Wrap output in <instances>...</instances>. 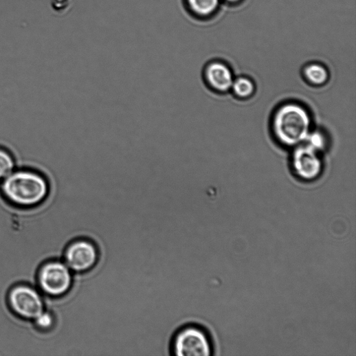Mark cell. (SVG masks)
Listing matches in <instances>:
<instances>
[{
    "label": "cell",
    "mask_w": 356,
    "mask_h": 356,
    "mask_svg": "<svg viewBox=\"0 0 356 356\" xmlns=\"http://www.w3.org/2000/svg\"><path fill=\"white\" fill-rule=\"evenodd\" d=\"M63 260L74 274H83L95 267L99 260V252L92 241L78 238L67 245Z\"/></svg>",
    "instance_id": "cell-6"
},
{
    "label": "cell",
    "mask_w": 356,
    "mask_h": 356,
    "mask_svg": "<svg viewBox=\"0 0 356 356\" xmlns=\"http://www.w3.org/2000/svg\"><path fill=\"white\" fill-rule=\"evenodd\" d=\"M303 75L307 82L315 87L324 85L329 79L327 69L318 64H311L307 66L304 69Z\"/></svg>",
    "instance_id": "cell-9"
},
{
    "label": "cell",
    "mask_w": 356,
    "mask_h": 356,
    "mask_svg": "<svg viewBox=\"0 0 356 356\" xmlns=\"http://www.w3.org/2000/svg\"><path fill=\"white\" fill-rule=\"evenodd\" d=\"M290 164L296 177L308 182L318 179L324 168L320 153L305 143L293 148Z\"/></svg>",
    "instance_id": "cell-7"
},
{
    "label": "cell",
    "mask_w": 356,
    "mask_h": 356,
    "mask_svg": "<svg viewBox=\"0 0 356 356\" xmlns=\"http://www.w3.org/2000/svg\"><path fill=\"white\" fill-rule=\"evenodd\" d=\"M191 12L199 16H208L217 9L219 0H187Z\"/></svg>",
    "instance_id": "cell-11"
},
{
    "label": "cell",
    "mask_w": 356,
    "mask_h": 356,
    "mask_svg": "<svg viewBox=\"0 0 356 356\" xmlns=\"http://www.w3.org/2000/svg\"><path fill=\"white\" fill-rule=\"evenodd\" d=\"M11 310L19 318L35 320L45 311L40 293L29 285L20 284L12 288L8 294Z\"/></svg>",
    "instance_id": "cell-5"
},
{
    "label": "cell",
    "mask_w": 356,
    "mask_h": 356,
    "mask_svg": "<svg viewBox=\"0 0 356 356\" xmlns=\"http://www.w3.org/2000/svg\"><path fill=\"white\" fill-rule=\"evenodd\" d=\"M34 321L38 329L49 331L54 327L56 318L52 313L44 311Z\"/></svg>",
    "instance_id": "cell-14"
},
{
    "label": "cell",
    "mask_w": 356,
    "mask_h": 356,
    "mask_svg": "<svg viewBox=\"0 0 356 356\" xmlns=\"http://www.w3.org/2000/svg\"><path fill=\"white\" fill-rule=\"evenodd\" d=\"M203 78L207 87L218 93L230 91L234 79L229 67L219 62L211 63L205 67Z\"/></svg>",
    "instance_id": "cell-8"
},
{
    "label": "cell",
    "mask_w": 356,
    "mask_h": 356,
    "mask_svg": "<svg viewBox=\"0 0 356 356\" xmlns=\"http://www.w3.org/2000/svg\"><path fill=\"white\" fill-rule=\"evenodd\" d=\"M231 90L237 98L246 100L255 93L256 85L249 78L241 77L234 79Z\"/></svg>",
    "instance_id": "cell-10"
},
{
    "label": "cell",
    "mask_w": 356,
    "mask_h": 356,
    "mask_svg": "<svg viewBox=\"0 0 356 356\" xmlns=\"http://www.w3.org/2000/svg\"><path fill=\"white\" fill-rule=\"evenodd\" d=\"M227 1H228L230 3H237V2L241 1V0H227Z\"/></svg>",
    "instance_id": "cell-15"
},
{
    "label": "cell",
    "mask_w": 356,
    "mask_h": 356,
    "mask_svg": "<svg viewBox=\"0 0 356 356\" xmlns=\"http://www.w3.org/2000/svg\"><path fill=\"white\" fill-rule=\"evenodd\" d=\"M37 282L45 294L59 299L71 290L74 283V273L63 260L52 259L39 268Z\"/></svg>",
    "instance_id": "cell-3"
},
{
    "label": "cell",
    "mask_w": 356,
    "mask_h": 356,
    "mask_svg": "<svg viewBox=\"0 0 356 356\" xmlns=\"http://www.w3.org/2000/svg\"><path fill=\"white\" fill-rule=\"evenodd\" d=\"M312 118L307 108L288 102L277 107L271 118V131L280 145L293 148L304 144L312 131Z\"/></svg>",
    "instance_id": "cell-1"
},
{
    "label": "cell",
    "mask_w": 356,
    "mask_h": 356,
    "mask_svg": "<svg viewBox=\"0 0 356 356\" xmlns=\"http://www.w3.org/2000/svg\"><path fill=\"white\" fill-rule=\"evenodd\" d=\"M304 143L320 153L328 146L327 137L320 131H311Z\"/></svg>",
    "instance_id": "cell-13"
},
{
    "label": "cell",
    "mask_w": 356,
    "mask_h": 356,
    "mask_svg": "<svg viewBox=\"0 0 356 356\" xmlns=\"http://www.w3.org/2000/svg\"><path fill=\"white\" fill-rule=\"evenodd\" d=\"M171 350L173 356H209L212 354L213 346L205 328L189 324L176 332Z\"/></svg>",
    "instance_id": "cell-4"
},
{
    "label": "cell",
    "mask_w": 356,
    "mask_h": 356,
    "mask_svg": "<svg viewBox=\"0 0 356 356\" xmlns=\"http://www.w3.org/2000/svg\"><path fill=\"white\" fill-rule=\"evenodd\" d=\"M16 162L10 153L0 148V180L5 179L15 169Z\"/></svg>",
    "instance_id": "cell-12"
},
{
    "label": "cell",
    "mask_w": 356,
    "mask_h": 356,
    "mask_svg": "<svg viewBox=\"0 0 356 356\" xmlns=\"http://www.w3.org/2000/svg\"><path fill=\"white\" fill-rule=\"evenodd\" d=\"M1 192L11 204L21 208H32L47 199L49 185L41 174L27 169L14 170L1 185Z\"/></svg>",
    "instance_id": "cell-2"
}]
</instances>
